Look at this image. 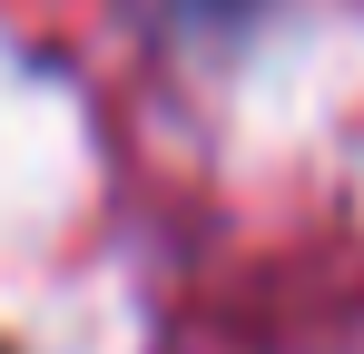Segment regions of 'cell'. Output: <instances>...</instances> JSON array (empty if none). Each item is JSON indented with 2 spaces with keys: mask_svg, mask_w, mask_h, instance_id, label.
I'll return each instance as SVG.
<instances>
[]
</instances>
